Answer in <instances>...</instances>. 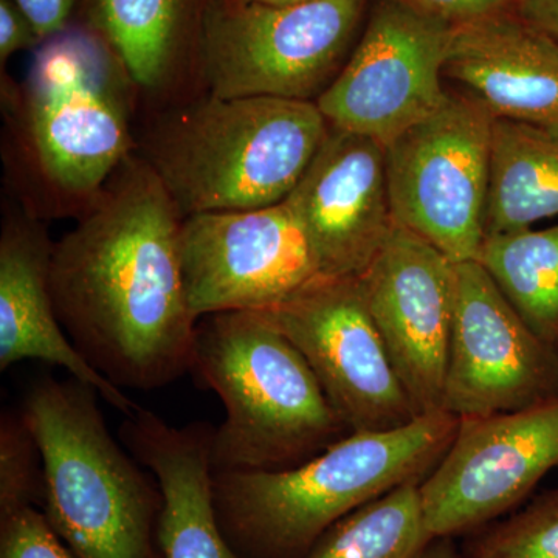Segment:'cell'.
<instances>
[{
  "label": "cell",
  "instance_id": "obj_1",
  "mask_svg": "<svg viewBox=\"0 0 558 558\" xmlns=\"http://www.w3.org/2000/svg\"><path fill=\"white\" fill-rule=\"evenodd\" d=\"M182 215L146 160L130 157L53 244L62 328L101 376L153 391L190 373L199 319L180 255Z\"/></svg>",
  "mask_w": 558,
  "mask_h": 558
},
{
  "label": "cell",
  "instance_id": "obj_2",
  "mask_svg": "<svg viewBox=\"0 0 558 558\" xmlns=\"http://www.w3.org/2000/svg\"><path fill=\"white\" fill-rule=\"evenodd\" d=\"M458 424L433 411L405 427L351 433L295 468L215 472L220 529L242 558H301L355 509L427 478Z\"/></svg>",
  "mask_w": 558,
  "mask_h": 558
},
{
  "label": "cell",
  "instance_id": "obj_3",
  "mask_svg": "<svg viewBox=\"0 0 558 558\" xmlns=\"http://www.w3.org/2000/svg\"><path fill=\"white\" fill-rule=\"evenodd\" d=\"M191 374L222 400L215 472L284 470L351 435L310 363L264 312L199 319Z\"/></svg>",
  "mask_w": 558,
  "mask_h": 558
},
{
  "label": "cell",
  "instance_id": "obj_4",
  "mask_svg": "<svg viewBox=\"0 0 558 558\" xmlns=\"http://www.w3.org/2000/svg\"><path fill=\"white\" fill-rule=\"evenodd\" d=\"M329 132L315 101L208 95L159 123L146 161L182 218L266 208L288 199Z\"/></svg>",
  "mask_w": 558,
  "mask_h": 558
},
{
  "label": "cell",
  "instance_id": "obj_5",
  "mask_svg": "<svg viewBox=\"0 0 558 558\" xmlns=\"http://www.w3.org/2000/svg\"><path fill=\"white\" fill-rule=\"evenodd\" d=\"M97 389L43 377L21 414L44 464L46 517L76 558H159V484L113 438Z\"/></svg>",
  "mask_w": 558,
  "mask_h": 558
},
{
  "label": "cell",
  "instance_id": "obj_6",
  "mask_svg": "<svg viewBox=\"0 0 558 558\" xmlns=\"http://www.w3.org/2000/svg\"><path fill=\"white\" fill-rule=\"evenodd\" d=\"M116 51L90 27L43 40L24 89V130L44 182L70 199H94L130 159L128 86Z\"/></svg>",
  "mask_w": 558,
  "mask_h": 558
},
{
  "label": "cell",
  "instance_id": "obj_7",
  "mask_svg": "<svg viewBox=\"0 0 558 558\" xmlns=\"http://www.w3.org/2000/svg\"><path fill=\"white\" fill-rule=\"evenodd\" d=\"M366 2L208 0L196 57L209 95L317 101L349 58Z\"/></svg>",
  "mask_w": 558,
  "mask_h": 558
},
{
  "label": "cell",
  "instance_id": "obj_8",
  "mask_svg": "<svg viewBox=\"0 0 558 558\" xmlns=\"http://www.w3.org/2000/svg\"><path fill=\"white\" fill-rule=\"evenodd\" d=\"M495 120L473 95L449 90L435 113L387 146L396 226L454 264L476 260L486 240Z\"/></svg>",
  "mask_w": 558,
  "mask_h": 558
},
{
  "label": "cell",
  "instance_id": "obj_9",
  "mask_svg": "<svg viewBox=\"0 0 558 558\" xmlns=\"http://www.w3.org/2000/svg\"><path fill=\"white\" fill-rule=\"evenodd\" d=\"M264 314L310 363L349 432H387L422 416L389 360L360 278H318Z\"/></svg>",
  "mask_w": 558,
  "mask_h": 558
},
{
  "label": "cell",
  "instance_id": "obj_10",
  "mask_svg": "<svg viewBox=\"0 0 558 558\" xmlns=\"http://www.w3.org/2000/svg\"><path fill=\"white\" fill-rule=\"evenodd\" d=\"M453 24L402 0H377L355 49L317 106L330 126L388 146L446 101Z\"/></svg>",
  "mask_w": 558,
  "mask_h": 558
},
{
  "label": "cell",
  "instance_id": "obj_11",
  "mask_svg": "<svg viewBox=\"0 0 558 558\" xmlns=\"http://www.w3.org/2000/svg\"><path fill=\"white\" fill-rule=\"evenodd\" d=\"M180 255L186 296L197 319L274 310L323 277L286 202L186 216Z\"/></svg>",
  "mask_w": 558,
  "mask_h": 558
},
{
  "label": "cell",
  "instance_id": "obj_12",
  "mask_svg": "<svg viewBox=\"0 0 558 558\" xmlns=\"http://www.w3.org/2000/svg\"><path fill=\"white\" fill-rule=\"evenodd\" d=\"M558 469V400L459 417L457 435L421 483L425 526L449 538L515 508Z\"/></svg>",
  "mask_w": 558,
  "mask_h": 558
},
{
  "label": "cell",
  "instance_id": "obj_13",
  "mask_svg": "<svg viewBox=\"0 0 558 558\" xmlns=\"http://www.w3.org/2000/svg\"><path fill=\"white\" fill-rule=\"evenodd\" d=\"M558 400V352L538 339L478 260L454 264L442 410L457 417Z\"/></svg>",
  "mask_w": 558,
  "mask_h": 558
},
{
  "label": "cell",
  "instance_id": "obj_14",
  "mask_svg": "<svg viewBox=\"0 0 558 558\" xmlns=\"http://www.w3.org/2000/svg\"><path fill=\"white\" fill-rule=\"evenodd\" d=\"M360 278L371 317L418 414L442 410L454 315V263L395 226Z\"/></svg>",
  "mask_w": 558,
  "mask_h": 558
},
{
  "label": "cell",
  "instance_id": "obj_15",
  "mask_svg": "<svg viewBox=\"0 0 558 558\" xmlns=\"http://www.w3.org/2000/svg\"><path fill=\"white\" fill-rule=\"evenodd\" d=\"M284 202L306 234L323 277H362L396 226L387 146L330 126Z\"/></svg>",
  "mask_w": 558,
  "mask_h": 558
},
{
  "label": "cell",
  "instance_id": "obj_16",
  "mask_svg": "<svg viewBox=\"0 0 558 558\" xmlns=\"http://www.w3.org/2000/svg\"><path fill=\"white\" fill-rule=\"evenodd\" d=\"M444 76L495 119L558 134V44L515 9L454 24Z\"/></svg>",
  "mask_w": 558,
  "mask_h": 558
},
{
  "label": "cell",
  "instance_id": "obj_17",
  "mask_svg": "<svg viewBox=\"0 0 558 558\" xmlns=\"http://www.w3.org/2000/svg\"><path fill=\"white\" fill-rule=\"evenodd\" d=\"M213 436L211 425L174 427L142 407L121 425L124 446L160 487L157 545L163 558H242L216 513Z\"/></svg>",
  "mask_w": 558,
  "mask_h": 558
},
{
  "label": "cell",
  "instance_id": "obj_18",
  "mask_svg": "<svg viewBox=\"0 0 558 558\" xmlns=\"http://www.w3.org/2000/svg\"><path fill=\"white\" fill-rule=\"evenodd\" d=\"M53 244L39 227L10 220L0 238V371L25 360L61 366L90 385L113 409H138L123 389L92 368L62 328L50 288Z\"/></svg>",
  "mask_w": 558,
  "mask_h": 558
},
{
  "label": "cell",
  "instance_id": "obj_19",
  "mask_svg": "<svg viewBox=\"0 0 558 558\" xmlns=\"http://www.w3.org/2000/svg\"><path fill=\"white\" fill-rule=\"evenodd\" d=\"M208 0H84L87 27L116 51L132 83L156 89L199 38Z\"/></svg>",
  "mask_w": 558,
  "mask_h": 558
},
{
  "label": "cell",
  "instance_id": "obj_20",
  "mask_svg": "<svg viewBox=\"0 0 558 558\" xmlns=\"http://www.w3.org/2000/svg\"><path fill=\"white\" fill-rule=\"evenodd\" d=\"M558 216V134L495 120L486 236L519 233Z\"/></svg>",
  "mask_w": 558,
  "mask_h": 558
},
{
  "label": "cell",
  "instance_id": "obj_21",
  "mask_svg": "<svg viewBox=\"0 0 558 558\" xmlns=\"http://www.w3.org/2000/svg\"><path fill=\"white\" fill-rule=\"evenodd\" d=\"M476 260L529 329L558 352V226L486 236Z\"/></svg>",
  "mask_w": 558,
  "mask_h": 558
},
{
  "label": "cell",
  "instance_id": "obj_22",
  "mask_svg": "<svg viewBox=\"0 0 558 558\" xmlns=\"http://www.w3.org/2000/svg\"><path fill=\"white\" fill-rule=\"evenodd\" d=\"M433 542L421 483H409L337 521L301 558H421Z\"/></svg>",
  "mask_w": 558,
  "mask_h": 558
},
{
  "label": "cell",
  "instance_id": "obj_23",
  "mask_svg": "<svg viewBox=\"0 0 558 558\" xmlns=\"http://www.w3.org/2000/svg\"><path fill=\"white\" fill-rule=\"evenodd\" d=\"M473 558H558V488L484 535Z\"/></svg>",
  "mask_w": 558,
  "mask_h": 558
},
{
  "label": "cell",
  "instance_id": "obj_24",
  "mask_svg": "<svg viewBox=\"0 0 558 558\" xmlns=\"http://www.w3.org/2000/svg\"><path fill=\"white\" fill-rule=\"evenodd\" d=\"M44 464L38 442L20 413L0 417V515L43 499Z\"/></svg>",
  "mask_w": 558,
  "mask_h": 558
},
{
  "label": "cell",
  "instance_id": "obj_25",
  "mask_svg": "<svg viewBox=\"0 0 558 558\" xmlns=\"http://www.w3.org/2000/svg\"><path fill=\"white\" fill-rule=\"evenodd\" d=\"M0 558H76L46 513L25 506L2 517Z\"/></svg>",
  "mask_w": 558,
  "mask_h": 558
},
{
  "label": "cell",
  "instance_id": "obj_26",
  "mask_svg": "<svg viewBox=\"0 0 558 558\" xmlns=\"http://www.w3.org/2000/svg\"><path fill=\"white\" fill-rule=\"evenodd\" d=\"M432 16L461 24L497 11L513 9L515 0H402Z\"/></svg>",
  "mask_w": 558,
  "mask_h": 558
},
{
  "label": "cell",
  "instance_id": "obj_27",
  "mask_svg": "<svg viewBox=\"0 0 558 558\" xmlns=\"http://www.w3.org/2000/svg\"><path fill=\"white\" fill-rule=\"evenodd\" d=\"M38 33L13 0H0V61L17 51L39 47Z\"/></svg>",
  "mask_w": 558,
  "mask_h": 558
},
{
  "label": "cell",
  "instance_id": "obj_28",
  "mask_svg": "<svg viewBox=\"0 0 558 558\" xmlns=\"http://www.w3.org/2000/svg\"><path fill=\"white\" fill-rule=\"evenodd\" d=\"M28 17L40 40L51 38L69 27L76 0H13Z\"/></svg>",
  "mask_w": 558,
  "mask_h": 558
},
{
  "label": "cell",
  "instance_id": "obj_29",
  "mask_svg": "<svg viewBox=\"0 0 558 558\" xmlns=\"http://www.w3.org/2000/svg\"><path fill=\"white\" fill-rule=\"evenodd\" d=\"M513 9L558 44V0H515Z\"/></svg>",
  "mask_w": 558,
  "mask_h": 558
},
{
  "label": "cell",
  "instance_id": "obj_30",
  "mask_svg": "<svg viewBox=\"0 0 558 558\" xmlns=\"http://www.w3.org/2000/svg\"><path fill=\"white\" fill-rule=\"evenodd\" d=\"M421 558H459L449 538H438L425 549Z\"/></svg>",
  "mask_w": 558,
  "mask_h": 558
},
{
  "label": "cell",
  "instance_id": "obj_31",
  "mask_svg": "<svg viewBox=\"0 0 558 558\" xmlns=\"http://www.w3.org/2000/svg\"><path fill=\"white\" fill-rule=\"evenodd\" d=\"M248 2L264 3V5L286 7L300 5V3L314 2V0H248Z\"/></svg>",
  "mask_w": 558,
  "mask_h": 558
}]
</instances>
